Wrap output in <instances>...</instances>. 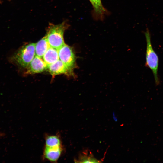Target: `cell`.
I'll use <instances>...</instances> for the list:
<instances>
[{"mask_svg": "<svg viewBox=\"0 0 163 163\" xmlns=\"http://www.w3.org/2000/svg\"><path fill=\"white\" fill-rule=\"evenodd\" d=\"M146 42V49L145 66L149 68L154 75L155 82L156 85L160 84V80L158 75L159 65L158 57L153 48L151 40V35L148 28L145 32Z\"/></svg>", "mask_w": 163, "mask_h": 163, "instance_id": "1", "label": "cell"}, {"mask_svg": "<svg viewBox=\"0 0 163 163\" xmlns=\"http://www.w3.org/2000/svg\"><path fill=\"white\" fill-rule=\"evenodd\" d=\"M35 44L31 43L25 45L10 57L11 62L22 68H26L35 55Z\"/></svg>", "mask_w": 163, "mask_h": 163, "instance_id": "2", "label": "cell"}, {"mask_svg": "<svg viewBox=\"0 0 163 163\" xmlns=\"http://www.w3.org/2000/svg\"><path fill=\"white\" fill-rule=\"evenodd\" d=\"M66 23L63 22L56 25H50L46 36L50 47L58 50L65 44L63 35L68 27Z\"/></svg>", "mask_w": 163, "mask_h": 163, "instance_id": "3", "label": "cell"}, {"mask_svg": "<svg viewBox=\"0 0 163 163\" xmlns=\"http://www.w3.org/2000/svg\"><path fill=\"white\" fill-rule=\"evenodd\" d=\"M58 53L59 59L73 72L74 69L76 67V57L71 47L65 44L58 50Z\"/></svg>", "mask_w": 163, "mask_h": 163, "instance_id": "4", "label": "cell"}, {"mask_svg": "<svg viewBox=\"0 0 163 163\" xmlns=\"http://www.w3.org/2000/svg\"><path fill=\"white\" fill-rule=\"evenodd\" d=\"M63 149L62 145L51 146L45 145L43 157L48 161L52 162H56L61 155Z\"/></svg>", "mask_w": 163, "mask_h": 163, "instance_id": "5", "label": "cell"}, {"mask_svg": "<svg viewBox=\"0 0 163 163\" xmlns=\"http://www.w3.org/2000/svg\"><path fill=\"white\" fill-rule=\"evenodd\" d=\"M48 66L41 58L35 56L26 67L27 74L41 73L47 69Z\"/></svg>", "mask_w": 163, "mask_h": 163, "instance_id": "6", "label": "cell"}, {"mask_svg": "<svg viewBox=\"0 0 163 163\" xmlns=\"http://www.w3.org/2000/svg\"><path fill=\"white\" fill-rule=\"evenodd\" d=\"M47 69L50 74L53 76L61 74H65L68 76H74V72L71 71L59 59L48 66Z\"/></svg>", "mask_w": 163, "mask_h": 163, "instance_id": "7", "label": "cell"}, {"mask_svg": "<svg viewBox=\"0 0 163 163\" xmlns=\"http://www.w3.org/2000/svg\"><path fill=\"white\" fill-rule=\"evenodd\" d=\"M42 57L47 66L51 65L59 59L58 50L50 47Z\"/></svg>", "mask_w": 163, "mask_h": 163, "instance_id": "8", "label": "cell"}, {"mask_svg": "<svg viewBox=\"0 0 163 163\" xmlns=\"http://www.w3.org/2000/svg\"><path fill=\"white\" fill-rule=\"evenodd\" d=\"M50 47L45 36L35 44V55L42 58Z\"/></svg>", "mask_w": 163, "mask_h": 163, "instance_id": "9", "label": "cell"}, {"mask_svg": "<svg viewBox=\"0 0 163 163\" xmlns=\"http://www.w3.org/2000/svg\"><path fill=\"white\" fill-rule=\"evenodd\" d=\"M94 8L95 14L98 18H102L106 11L103 6L101 0H89Z\"/></svg>", "mask_w": 163, "mask_h": 163, "instance_id": "10", "label": "cell"}, {"mask_svg": "<svg viewBox=\"0 0 163 163\" xmlns=\"http://www.w3.org/2000/svg\"><path fill=\"white\" fill-rule=\"evenodd\" d=\"M62 145V141L57 135H48L45 139V146H51Z\"/></svg>", "mask_w": 163, "mask_h": 163, "instance_id": "11", "label": "cell"}, {"mask_svg": "<svg viewBox=\"0 0 163 163\" xmlns=\"http://www.w3.org/2000/svg\"><path fill=\"white\" fill-rule=\"evenodd\" d=\"M89 152L88 149L83 151L79 154L78 159L76 160L75 162L81 163H90L89 160Z\"/></svg>", "mask_w": 163, "mask_h": 163, "instance_id": "12", "label": "cell"}, {"mask_svg": "<svg viewBox=\"0 0 163 163\" xmlns=\"http://www.w3.org/2000/svg\"><path fill=\"white\" fill-rule=\"evenodd\" d=\"M89 160L90 163H99L101 162L94 158L92 153L90 151L89 154Z\"/></svg>", "mask_w": 163, "mask_h": 163, "instance_id": "13", "label": "cell"}]
</instances>
